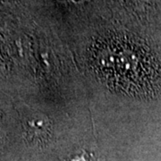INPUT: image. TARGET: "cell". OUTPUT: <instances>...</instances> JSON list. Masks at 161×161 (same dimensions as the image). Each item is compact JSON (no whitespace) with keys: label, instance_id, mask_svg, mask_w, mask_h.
Returning a JSON list of instances; mask_svg holds the SVG:
<instances>
[{"label":"cell","instance_id":"cell-1","mask_svg":"<svg viewBox=\"0 0 161 161\" xmlns=\"http://www.w3.org/2000/svg\"><path fill=\"white\" fill-rule=\"evenodd\" d=\"M71 161H93V159L92 158V157L88 155V153H85L83 152L81 155L76 156L74 159H72Z\"/></svg>","mask_w":161,"mask_h":161}]
</instances>
